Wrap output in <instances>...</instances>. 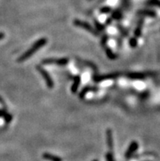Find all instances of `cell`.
<instances>
[{"label":"cell","mask_w":160,"mask_h":161,"mask_svg":"<svg viewBox=\"0 0 160 161\" xmlns=\"http://www.w3.org/2000/svg\"><path fill=\"white\" fill-rule=\"evenodd\" d=\"M47 43H48V39H47V38H41L40 39H38V41H36L34 44L32 45V47H30V48L28 49L27 51L25 52V53H23V54H22V55H21L18 59H17V62H25L26 60H28L30 57H32V56L34 55L36 52L38 51L41 48L45 46Z\"/></svg>","instance_id":"cell-1"},{"label":"cell","mask_w":160,"mask_h":161,"mask_svg":"<svg viewBox=\"0 0 160 161\" xmlns=\"http://www.w3.org/2000/svg\"><path fill=\"white\" fill-rule=\"evenodd\" d=\"M36 69H37V70L39 72V74L42 75V78H44L48 88H52L54 87V82H53L52 78H51L50 74L48 73V71H46L45 69H43L42 66H36Z\"/></svg>","instance_id":"cell-2"},{"label":"cell","mask_w":160,"mask_h":161,"mask_svg":"<svg viewBox=\"0 0 160 161\" xmlns=\"http://www.w3.org/2000/svg\"><path fill=\"white\" fill-rule=\"evenodd\" d=\"M45 65H56V66H64L69 63V59L67 58H47L42 61Z\"/></svg>","instance_id":"cell-3"},{"label":"cell","mask_w":160,"mask_h":161,"mask_svg":"<svg viewBox=\"0 0 160 161\" xmlns=\"http://www.w3.org/2000/svg\"><path fill=\"white\" fill-rule=\"evenodd\" d=\"M74 24L75 26H78V27L80 28H82V29H84V30H88L91 33V34H92L93 35H98L99 33L97 31V30L94 29L92 26H90L88 23H87V22H84V21H79V20H75L74 21Z\"/></svg>","instance_id":"cell-4"},{"label":"cell","mask_w":160,"mask_h":161,"mask_svg":"<svg viewBox=\"0 0 160 161\" xmlns=\"http://www.w3.org/2000/svg\"><path fill=\"white\" fill-rule=\"evenodd\" d=\"M120 75V74L117 73H113V74H104V75H98V76L93 77V80L95 82H101V81L105 80H110V79H114V78H118Z\"/></svg>","instance_id":"cell-5"},{"label":"cell","mask_w":160,"mask_h":161,"mask_svg":"<svg viewBox=\"0 0 160 161\" xmlns=\"http://www.w3.org/2000/svg\"><path fill=\"white\" fill-rule=\"evenodd\" d=\"M99 88L98 87H92V86H88V87H85L84 88L82 89V92L80 93L79 98L81 99L84 98L85 96L87 95L88 93H90V92H97V90H99Z\"/></svg>","instance_id":"cell-6"},{"label":"cell","mask_w":160,"mask_h":161,"mask_svg":"<svg viewBox=\"0 0 160 161\" xmlns=\"http://www.w3.org/2000/svg\"><path fill=\"white\" fill-rule=\"evenodd\" d=\"M80 82H81V78H80L79 75H77V76L74 77V83H73L71 87V91L73 93H77L78 87H79Z\"/></svg>","instance_id":"cell-7"},{"label":"cell","mask_w":160,"mask_h":161,"mask_svg":"<svg viewBox=\"0 0 160 161\" xmlns=\"http://www.w3.org/2000/svg\"><path fill=\"white\" fill-rule=\"evenodd\" d=\"M106 140H107L108 146L110 149L113 148V133L110 128H108L106 130Z\"/></svg>","instance_id":"cell-8"},{"label":"cell","mask_w":160,"mask_h":161,"mask_svg":"<svg viewBox=\"0 0 160 161\" xmlns=\"http://www.w3.org/2000/svg\"><path fill=\"white\" fill-rule=\"evenodd\" d=\"M0 118H3L6 122H11L12 120V115L7 112L6 110H0Z\"/></svg>","instance_id":"cell-9"},{"label":"cell","mask_w":160,"mask_h":161,"mask_svg":"<svg viewBox=\"0 0 160 161\" xmlns=\"http://www.w3.org/2000/svg\"><path fill=\"white\" fill-rule=\"evenodd\" d=\"M42 157L44 158V159H48V160H51V161H61V158L59 157L55 156V155H51V154H48V153H45L42 155Z\"/></svg>","instance_id":"cell-10"},{"label":"cell","mask_w":160,"mask_h":161,"mask_svg":"<svg viewBox=\"0 0 160 161\" xmlns=\"http://www.w3.org/2000/svg\"><path fill=\"white\" fill-rule=\"evenodd\" d=\"M105 53H106V55H107V57H109V58H110V59H111V60H114V59H116V55L115 54H114V53H113V52H112V50L110 48H106L105 49Z\"/></svg>","instance_id":"cell-11"},{"label":"cell","mask_w":160,"mask_h":161,"mask_svg":"<svg viewBox=\"0 0 160 161\" xmlns=\"http://www.w3.org/2000/svg\"><path fill=\"white\" fill-rule=\"evenodd\" d=\"M137 142H132V143L131 144L130 147H129L128 151V153H127V155H131V154H132V153L133 151H135L136 149H137Z\"/></svg>","instance_id":"cell-12"},{"label":"cell","mask_w":160,"mask_h":161,"mask_svg":"<svg viewBox=\"0 0 160 161\" xmlns=\"http://www.w3.org/2000/svg\"><path fill=\"white\" fill-rule=\"evenodd\" d=\"M110 11V9L109 8H103V9H101V13H109Z\"/></svg>","instance_id":"cell-13"},{"label":"cell","mask_w":160,"mask_h":161,"mask_svg":"<svg viewBox=\"0 0 160 161\" xmlns=\"http://www.w3.org/2000/svg\"><path fill=\"white\" fill-rule=\"evenodd\" d=\"M96 24H97V28L98 29V30H103L104 27L103 26H101V25L100 23H98V22H96Z\"/></svg>","instance_id":"cell-14"},{"label":"cell","mask_w":160,"mask_h":161,"mask_svg":"<svg viewBox=\"0 0 160 161\" xmlns=\"http://www.w3.org/2000/svg\"><path fill=\"white\" fill-rule=\"evenodd\" d=\"M5 37V34L3 33H0V40H2V38Z\"/></svg>","instance_id":"cell-15"}]
</instances>
